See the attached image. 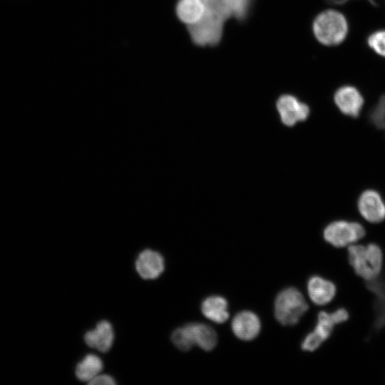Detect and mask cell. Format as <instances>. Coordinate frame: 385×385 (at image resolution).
I'll use <instances>...</instances> for the list:
<instances>
[{"mask_svg": "<svg viewBox=\"0 0 385 385\" xmlns=\"http://www.w3.org/2000/svg\"><path fill=\"white\" fill-rule=\"evenodd\" d=\"M348 261L355 273L366 280L378 277L383 266V252L376 243L354 245L348 248Z\"/></svg>", "mask_w": 385, "mask_h": 385, "instance_id": "1", "label": "cell"}, {"mask_svg": "<svg viewBox=\"0 0 385 385\" xmlns=\"http://www.w3.org/2000/svg\"><path fill=\"white\" fill-rule=\"evenodd\" d=\"M314 36L321 43L333 46L342 43L348 33L345 16L338 11L326 10L317 16L312 25Z\"/></svg>", "mask_w": 385, "mask_h": 385, "instance_id": "2", "label": "cell"}, {"mask_svg": "<svg viewBox=\"0 0 385 385\" xmlns=\"http://www.w3.org/2000/svg\"><path fill=\"white\" fill-rule=\"evenodd\" d=\"M308 309V304L302 293L295 288L282 290L274 302V315L282 325L297 324Z\"/></svg>", "mask_w": 385, "mask_h": 385, "instance_id": "3", "label": "cell"}, {"mask_svg": "<svg viewBox=\"0 0 385 385\" xmlns=\"http://www.w3.org/2000/svg\"><path fill=\"white\" fill-rule=\"evenodd\" d=\"M225 20L219 14L206 9L203 16L197 23L188 26L192 41L200 46L217 44L222 38Z\"/></svg>", "mask_w": 385, "mask_h": 385, "instance_id": "4", "label": "cell"}, {"mask_svg": "<svg viewBox=\"0 0 385 385\" xmlns=\"http://www.w3.org/2000/svg\"><path fill=\"white\" fill-rule=\"evenodd\" d=\"M365 233L364 227L356 222L337 220L326 227L324 238L334 247H343L363 238Z\"/></svg>", "mask_w": 385, "mask_h": 385, "instance_id": "5", "label": "cell"}, {"mask_svg": "<svg viewBox=\"0 0 385 385\" xmlns=\"http://www.w3.org/2000/svg\"><path fill=\"white\" fill-rule=\"evenodd\" d=\"M358 208L364 218L370 222L377 223L385 219V203L375 190H367L361 193Z\"/></svg>", "mask_w": 385, "mask_h": 385, "instance_id": "6", "label": "cell"}, {"mask_svg": "<svg viewBox=\"0 0 385 385\" xmlns=\"http://www.w3.org/2000/svg\"><path fill=\"white\" fill-rule=\"evenodd\" d=\"M334 99L341 112L354 118L359 116L364 104V98L359 91L349 85L339 88Z\"/></svg>", "mask_w": 385, "mask_h": 385, "instance_id": "7", "label": "cell"}, {"mask_svg": "<svg viewBox=\"0 0 385 385\" xmlns=\"http://www.w3.org/2000/svg\"><path fill=\"white\" fill-rule=\"evenodd\" d=\"M277 107L282 122L287 125H292L298 120H305L309 113L306 104L290 95L281 96L277 101Z\"/></svg>", "mask_w": 385, "mask_h": 385, "instance_id": "8", "label": "cell"}, {"mask_svg": "<svg viewBox=\"0 0 385 385\" xmlns=\"http://www.w3.org/2000/svg\"><path fill=\"white\" fill-rule=\"evenodd\" d=\"M135 268L143 279L157 278L164 270L163 257L155 251L145 250L139 254L135 261Z\"/></svg>", "mask_w": 385, "mask_h": 385, "instance_id": "9", "label": "cell"}, {"mask_svg": "<svg viewBox=\"0 0 385 385\" xmlns=\"http://www.w3.org/2000/svg\"><path fill=\"white\" fill-rule=\"evenodd\" d=\"M232 329L240 339H254L260 331V322L256 314L250 311L238 313L232 319Z\"/></svg>", "mask_w": 385, "mask_h": 385, "instance_id": "10", "label": "cell"}, {"mask_svg": "<svg viewBox=\"0 0 385 385\" xmlns=\"http://www.w3.org/2000/svg\"><path fill=\"white\" fill-rule=\"evenodd\" d=\"M307 291L314 304L324 305L334 299L337 287L332 281L319 276H312L308 280Z\"/></svg>", "mask_w": 385, "mask_h": 385, "instance_id": "11", "label": "cell"}, {"mask_svg": "<svg viewBox=\"0 0 385 385\" xmlns=\"http://www.w3.org/2000/svg\"><path fill=\"white\" fill-rule=\"evenodd\" d=\"M113 339L112 326L107 321L98 322L94 329L88 331L84 336L85 342L88 346L102 352L108 351L111 349Z\"/></svg>", "mask_w": 385, "mask_h": 385, "instance_id": "12", "label": "cell"}, {"mask_svg": "<svg viewBox=\"0 0 385 385\" xmlns=\"http://www.w3.org/2000/svg\"><path fill=\"white\" fill-rule=\"evenodd\" d=\"M366 287L375 295L374 328L376 331H380L385 328V279L377 277L369 281Z\"/></svg>", "mask_w": 385, "mask_h": 385, "instance_id": "13", "label": "cell"}, {"mask_svg": "<svg viewBox=\"0 0 385 385\" xmlns=\"http://www.w3.org/2000/svg\"><path fill=\"white\" fill-rule=\"evenodd\" d=\"M205 10L204 0H179L175 7L178 19L188 26L197 23Z\"/></svg>", "mask_w": 385, "mask_h": 385, "instance_id": "14", "label": "cell"}, {"mask_svg": "<svg viewBox=\"0 0 385 385\" xmlns=\"http://www.w3.org/2000/svg\"><path fill=\"white\" fill-rule=\"evenodd\" d=\"M188 327L195 345L205 351H211L217 344L215 331L210 326L200 323L188 324Z\"/></svg>", "mask_w": 385, "mask_h": 385, "instance_id": "15", "label": "cell"}, {"mask_svg": "<svg viewBox=\"0 0 385 385\" xmlns=\"http://www.w3.org/2000/svg\"><path fill=\"white\" fill-rule=\"evenodd\" d=\"M201 309L205 317L216 323H223L229 318L227 301L219 296L205 299L202 303Z\"/></svg>", "mask_w": 385, "mask_h": 385, "instance_id": "16", "label": "cell"}, {"mask_svg": "<svg viewBox=\"0 0 385 385\" xmlns=\"http://www.w3.org/2000/svg\"><path fill=\"white\" fill-rule=\"evenodd\" d=\"M102 369L101 359L96 355L88 354L77 364L76 375L79 380L88 382L99 374Z\"/></svg>", "mask_w": 385, "mask_h": 385, "instance_id": "17", "label": "cell"}, {"mask_svg": "<svg viewBox=\"0 0 385 385\" xmlns=\"http://www.w3.org/2000/svg\"><path fill=\"white\" fill-rule=\"evenodd\" d=\"M336 324L332 312L322 311L317 315V322L313 332L325 341L332 334Z\"/></svg>", "mask_w": 385, "mask_h": 385, "instance_id": "18", "label": "cell"}, {"mask_svg": "<svg viewBox=\"0 0 385 385\" xmlns=\"http://www.w3.org/2000/svg\"><path fill=\"white\" fill-rule=\"evenodd\" d=\"M171 340L182 351H188L195 345L188 324L176 329L172 334Z\"/></svg>", "mask_w": 385, "mask_h": 385, "instance_id": "19", "label": "cell"}, {"mask_svg": "<svg viewBox=\"0 0 385 385\" xmlns=\"http://www.w3.org/2000/svg\"><path fill=\"white\" fill-rule=\"evenodd\" d=\"M252 0H225L230 16L238 20L244 19L250 8Z\"/></svg>", "mask_w": 385, "mask_h": 385, "instance_id": "20", "label": "cell"}, {"mask_svg": "<svg viewBox=\"0 0 385 385\" xmlns=\"http://www.w3.org/2000/svg\"><path fill=\"white\" fill-rule=\"evenodd\" d=\"M369 120L377 128H385V94L381 95L369 113Z\"/></svg>", "mask_w": 385, "mask_h": 385, "instance_id": "21", "label": "cell"}, {"mask_svg": "<svg viewBox=\"0 0 385 385\" xmlns=\"http://www.w3.org/2000/svg\"><path fill=\"white\" fill-rule=\"evenodd\" d=\"M367 44L376 54L385 57V29L371 33L367 38Z\"/></svg>", "mask_w": 385, "mask_h": 385, "instance_id": "22", "label": "cell"}, {"mask_svg": "<svg viewBox=\"0 0 385 385\" xmlns=\"http://www.w3.org/2000/svg\"><path fill=\"white\" fill-rule=\"evenodd\" d=\"M324 341L315 332L308 334L302 343V349L304 351H315Z\"/></svg>", "mask_w": 385, "mask_h": 385, "instance_id": "23", "label": "cell"}, {"mask_svg": "<svg viewBox=\"0 0 385 385\" xmlns=\"http://www.w3.org/2000/svg\"><path fill=\"white\" fill-rule=\"evenodd\" d=\"M89 384L93 385H113L115 384L114 379L109 375L107 374H98L90 381Z\"/></svg>", "mask_w": 385, "mask_h": 385, "instance_id": "24", "label": "cell"}]
</instances>
